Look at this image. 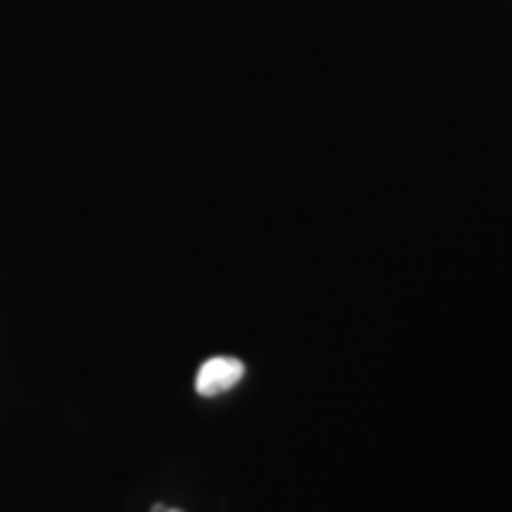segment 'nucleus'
Listing matches in <instances>:
<instances>
[{"mask_svg": "<svg viewBox=\"0 0 512 512\" xmlns=\"http://www.w3.org/2000/svg\"><path fill=\"white\" fill-rule=\"evenodd\" d=\"M154 512H180V510H154Z\"/></svg>", "mask_w": 512, "mask_h": 512, "instance_id": "nucleus-2", "label": "nucleus"}, {"mask_svg": "<svg viewBox=\"0 0 512 512\" xmlns=\"http://www.w3.org/2000/svg\"><path fill=\"white\" fill-rule=\"evenodd\" d=\"M245 379V362L237 356H211L197 367L194 390L202 399H214L228 390H234Z\"/></svg>", "mask_w": 512, "mask_h": 512, "instance_id": "nucleus-1", "label": "nucleus"}]
</instances>
